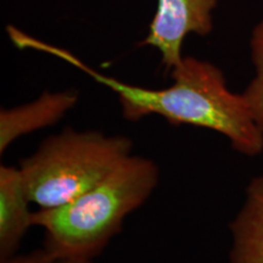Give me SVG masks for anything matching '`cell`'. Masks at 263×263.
<instances>
[{
  "label": "cell",
  "instance_id": "6da1fadb",
  "mask_svg": "<svg viewBox=\"0 0 263 263\" xmlns=\"http://www.w3.org/2000/svg\"><path fill=\"white\" fill-rule=\"evenodd\" d=\"M6 32L20 50H34L60 59L114 91L127 121L137 122L157 115L174 126L188 124L217 132L242 155L256 156L263 151V129L248 101L242 94L229 89L224 73L212 62L184 57L171 71L173 83L151 89L101 73L67 49L33 37L15 26H8Z\"/></svg>",
  "mask_w": 263,
  "mask_h": 263
},
{
  "label": "cell",
  "instance_id": "7a4b0ae2",
  "mask_svg": "<svg viewBox=\"0 0 263 263\" xmlns=\"http://www.w3.org/2000/svg\"><path fill=\"white\" fill-rule=\"evenodd\" d=\"M159 180L155 161L130 155L73 201L34 211L33 226L44 230V248L58 261L94 259L122 230L127 216L145 203Z\"/></svg>",
  "mask_w": 263,
  "mask_h": 263
},
{
  "label": "cell",
  "instance_id": "3957f363",
  "mask_svg": "<svg viewBox=\"0 0 263 263\" xmlns=\"http://www.w3.org/2000/svg\"><path fill=\"white\" fill-rule=\"evenodd\" d=\"M132 149L129 137L93 129L66 128L48 137L20 163L29 200L43 210L73 201L106 178Z\"/></svg>",
  "mask_w": 263,
  "mask_h": 263
},
{
  "label": "cell",
  "instance_id": "277c9868",
  "mask_svg": "<svg viewBox=\"0 0 263 263\" xmlns=\"http://www.w3.org/2000/svg\"><path fill=\"white\" fill-rule=\"evenodd\" d=\"M219 0H157L155 16L141 47L155 48L164 68L172 71L183 60L186 35H209Z\"/></svg>",
  "mask_w": 263,
  "mask_h": 263
},
{
  "label": "cell",
  "instance_id": "5b68a950",
  "mask_svg": "<svg viewBox=\"0 0 263 263\" xmlns=\"http://www.w3.org/2000/svg\"><path fill=\"white\" fill-rule=\"evenodd\" d=\"M78 103L74 89L44 91L35 100L0 111V154L21 137L58 123Z\"/></svg>",
  "mask_w": 263,
  "mask_h": 263
},
{
  "label": "cell",
  "instance_id": "8992f818",
  "mask_svg": "<svg viewBox=\"0 0 263 263\" xmlns=\"http://www.w3.org/2000/svg\"><path fill=\"white\" fill-rule=\"evenodd\" d=\"M32 201L26 192L20 167H0V258L15 255L33 226Z\"/></svg>",
  "mask_w": 263,
  "mask_h": 263
},
{
  "label": "cell",
  "instance_id": "52a82bcc",
  "mask_svg": "<svg viewBox=\"0 0 263 263\" xmlns=\"http://www.w3.org/2000/svg\"><path fill=\"white\" fill-rule=\"evenodd\" d=\"M230 233V263H263V176L249 184Z\"/></svg>",
  "mask_w": 263,
  "mask_h": 263
},
{
  "label": "cell",
  "instance_id": "ba28073f",
  "mask_svg": "<svg viewBox=\"0 0 263 263\" xmlns=\"http://www.w3.org/2000/svg\"><path fill=\"white\" fill-rule=\"evenodd\" d=\"M250 52L255 73L242 95L248 101L256 121L263 129V18L251 32Z\"/></svg>",
  "mask_w": 263,
  "mask_h": 263
},
{
  "label": "cell",
  "instance_id": "9c48e42d",
  "mask_svg": "<svg viewBox=\"0 0 263 263\" xmlns=\"http://www.w3.org/2000/svg\"><path fill=\"white\" fill-rule=\"evenodd\" d=\"M59 261L47 249H38L26 255H14L2 259V263H58Z\"/></svg>",
  "mask_w": 263,
  "mask_h": 263
},
{
  "label": "cell",
  "instance_id": "30bf717a",
  "mask_svg": "<svg viewBox=\"0 0 263 263\" xmlns=\"http://www.w3.org/2000/svg\"><path fill=\"white\" fill-rule=\"evenodd\" d=\"M58 263H93V259H83V258H72V259H62Z\"/></svg>",
  "mask_w": 263,
  "mask_h": 263
}]
</instances>
